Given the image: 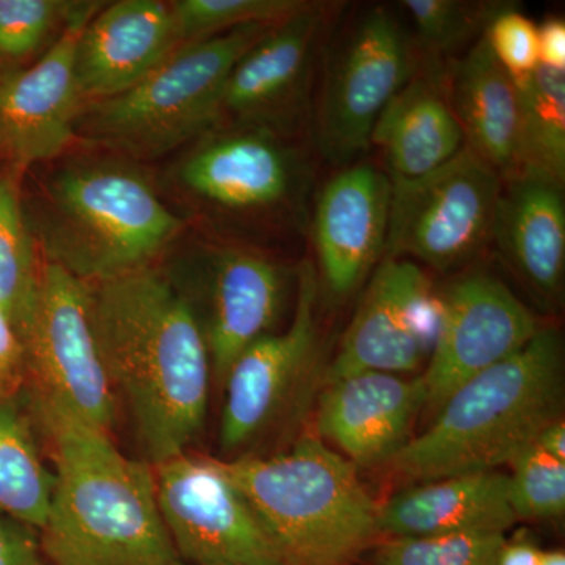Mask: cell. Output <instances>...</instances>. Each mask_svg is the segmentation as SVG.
<instances>
[{"instance_id":"cell-1","label":"cell","mask_w":565,"mask_h":565,"mask_svg":"<svg viewBox=\"0 0 565 565\" xmlns=\"http://www.w3.org/2000/svg\"><path fill=\"white\" fill-rule=\"evenodd\" d=\"M93 330L147 462L191 449L206 422L211 359L184 297L158 266L90 285Z\"/></svg>"},{"instance_id":"cell-2","label":"cell","mask_w":565,"mask_h":565,"mask_svg":"<svg viewBox=\"0 0 565 565\" xmlns=\"http://www.w3.org/2000/svg\"><path fill=\"white\" fill-rule=\"evenodd\" d=\"M31 412L54 460L39 531L50 565H188L163 523L150 462L122 455L111 434L58 412Z\"/></svg>"},{"instance_id":"cell-3","label":"cell","mask_w":565,"mask_h":565,"mask_svg":"<svg viewBox=\"0 0 565 565\" xmlns=\"http://www.w3.org/2000/svg\"><path fill=\"white\" fill-rule=\"evenodd\" d=\"M563 401V340L555 327H541L525 348L449 394L390 467L418 482L498 470L561 418Z\"/></svg>"},{"instance_id":"cell-4","label":"cell","mask_w":565,"mask_h":565,"mask_svg":"<svg viewBox=\"0 0 565 565\" xmlns=\"http://www.w3.org/2000/svg\"><path fill=\"white\" fill-rule=\"evenodd\" d=\"M184 230L131 163L84 159L52 174L31 232L44 263L95 285L154 266Z\"/></svg>"},{"instance_id":"cell-5","label":"cell","mask_w":565,"mask_h":565,"mask_svg":"<svg viewBox=\"0 0 565 565\" xmlns=\"http://www.w3.org/2000/svg\"><path fill=\"white\" fill-rule=\"evenodd\" d=\"M280 565H359L379 541V504L356 467L315 435L273 456L218 459Z\"/></svg>"},{"instance_id":"cell-6","label":"cell","mask_w":565,"mask_h":565,"mask_svg":"<svg viewBox=\"0 0 565 565\" xmlns=\"http://www.w3.org/2000/svg\"><path fill=\"white\" fill-rule=\"evenodd\" d=\"M277 24H250L182 44L131 90L84 106L77 140L121 158L158 159L221 125L226 81Z\"/></svg>"},{"instance_id":"cell-7","label":"cell","mask_w":565,"mask_h":565,"mask_svg":"<svg viewBox=\"0 0 565 565\" xmlns=\"http://www.w3.org/2000/svg\"><path fill=\"white\" fill-rule=\"evenodd\" d=\"M323 55L315 140L327 161L348 167L370 148L379 115L418 71V46L392 10L373 7L353 18Z\"/></svg>"},{"instance_id":"cell-8","label":"cell","mask_w":565,"mask_h":565,"mask_svg":"<svg viewBox=\"0 0 565 565\" xmlns=\"http://www.w3.org/2000/svg\"><path fill=\"white\" fill-rule=\"evenodd\" d=\"M29 407L111 434L117 396L93 330L90 285L43 262L39 299L22 338Z\"/></svg>"},{"instance_id":"cell-9","label":"cell","mask_w":565,"mask_h":565,"mask_svg":"<svg viewBox=\"0 0 565 565\" xmlns=\"http://www.w3.org/2000/svg\"><path fill=\"white\" fill-rule=\"evenodd\" d=\"M163 273L195 315L212 377L222 386L241 353L277 322L286 270L256 248L200 243L174 256Z\"/></svg>"},{"instance_id":"cell-10","label":"cell","mask_w":565,"mask_h":565,"mask_svg":"<svg viewBox=\"0 0 565 565\" xmlns=\"http://www.w3.org/2000/svg\"><path fill=\"white\" fill-rule=\"evenodd\" d=\"M503 180L468 147L434 172L392 181L384 258H415L446 273L492 241Z\"/></svg>"},{"instance_id":"cell-11","label":"cell","mask_w":565,"mask_h":565,"mask_svg":"<svg viewBox=\"0 0 565 565\" xmlns=\"http://www.w3.org/2000/svg\"><path fill=\"white\" fill-rule=\"evenodd\" d=\"M156 501L188 565H280L273 542L217 457L188 451L151 463Z\"/></svg>"},{"instance_id":"cell-12","label":"cell","mask_w":565,"mask_h":565,"mask_svg":"<svg viewBox=\"0 0 565 565\" xmlns=\"http://www.w3.org/2000/svg\"><path fill=\"white\" fill-rule=\"evenodd\" d=\"M173 177L193 202L228 217L297 211L311 184L310 166L291 140L247 128L206 134L178 161Z\"/></svg>"},{"instance_id":"cell-13","label":"cell","mask_w":565,"mask_h":565,"mask_svg":"<svg viewBox=\"0 0 565 565\" xmlns=\"http://www.w3.org/2000/svg\"><path fill=\"white\" fill-rule=\"evenodd\" d=\"M327 10L323 3H311L245 52L226 81L218 128L262 129L292 140L311 121Z\"/></svg>"},{"instance_id":"cell-14","label":"cell","mask_w":565,"mask_h":565,"mask_svg":"<svg viewBox=\"0 0 565 565\" xmlns=\"http://www.w3.org/2000/svg\"><path fill=\"white\" fill-rule=\"evenodd\" d=\"M441 323L440 294L411 259L384 258L371 278L326 384L360 373H414L429 362Z\"/></svg>"},{"instance_id":"cell-15","label":"cell","mask_w":565,"mask_h":565,"mask_svg":"<svg viewBox=\"0 0 565 565\" xmlns=\"http://www.w3.org/2000/svg\"><path fill=\"white\" fill-rule=\"evenodd\" d=\"M441 323L422 374L426 407L438 408L471 377L525 348L541 330L533 311L489 270H471L440 292Z\"/></svg>"},{"instance_id":"cell-16","label":"cell","mask_w":565,"mask_h":565,"mask_svg":"<svg viewBox=\"0 0 565 565\" xmlns=\"http://www.w3.org/2000/svg\"><path fill=\"white\" fill-rule=\"evenodd\" d=\"M318 282L313 263H302L297 270L296 311L288 329L258 338L226 375L218 429L225 455L243 456L245 448L269 433L302 385L318 349Z\"/></svg>"},{"instance_id":"cell-17","label":"cell","mask_w":565,"mask_h":565,"mask_svg":"<svg viewBox=\"0 0 565 565\" xmlns=\"http://www.w3.org/2000/svg\"><path fill=\"white\" fill-rule=\"evenodd\" d=\"M102 6L81 2L40 58L0 76V152L17 166L51 161L77 141L85 104L74 76V52L82 29Z\"/></svg>"},{"instance_id":"cell-18","label":"cell","mask_w":565,"mask_h":565,"mask_svg":"<svg viewBox=\"0 0 565 565\" xmlns=\"http://www.w3.org/2000/svg\"><path fill=\"white\" fill-rule=\"evenodd\" d=\"M392 181L370 162L351 163L316 199L313 241L319 269L334 296L355 291L384 259Z\"/></svg>"},{"instance_id":"cell-19","label":"cell","mask_w":565,"mask_h":565,"mask_svg":"<svg viewBox=\"0 0 565 565\" xmlns=\"http://www.w3.org/2000/svg\"><path fill=\"white\" fill-rule=\"evenodd\" d=\"M180 46L170 2L104 3L82 29L74 52L82 103L87 106L131 90Z\"/></svg>"},{"instance_id":"cell-20","label":"cell","mask_w":565,"mask_h":565,"mask_svg":"<svg viewBox=\"0 0 565 565\" xmlns=\"http://www.w3.org/2000/svg\"><path fill=\"white\" fill-rule=\"evenodd\" d=\"M316 430L355 467L390 463L412 440V427L426 407L422 375L360 373L326 384Z\"/></svg>"},{"instance_id":"cell-21","label":"cell","mask_w":565,"mask_h":565,"mask_svg":"<svg viewBox=\"0 0 565 565\" xmlns=\"http://www.w3.org/2000/svg\"><path fill=\"white\" fill-rule=\"evenodd\" d=\"M516 522L508 475L498 470L419 482L379 505L382 537L505 534Z\"/></svg>"},{"instance_id":"cell-22","label":"cell","mask_w":565,"mask_h":565,"mask_svg":"<svg viewBox=\"0 0 565 565\" xmlns=\"http://www.w3.org/2000/svg\"><path fill=\"white\" fill-rule=\"evenodd\" d=\"M492 241L539 299L556 300L565 273L564 184L530 172L503 181Z\"/></svg>"},{"instance_id":"cell-23","label":"cell","mask_w":565,"mask_h":565,"mask_svg":"<svg viewBox=\"0 0 565 565\" xmlns=\"http://www.w3.org/2000/svg\"><path fill=\"white\" fill-rule=\"evenodd\" d=\"M386 104L375 121L371 145L381 148L390 181H411L445 166L465 147L445 70L430 58Z\"/></svg>"},{"instance_id":"cell-24","label":"cell","mask_w":565,"mask_h":565,"mask_svg":"<svg viewBox=\"0 0 565 565\" xmlns=\"http://www.w3.org/2000/svg\"><path fill=\"white\" fill-rule=\"evenodd\" d=\"M446 90L465 147L508 181L520 172V106L514 79L498 63L486 32L445 70Z\"/></svg>"},{"instance_id":"cell-25","label":"cell","mask_w":565,"mask_h":565,"mask_svg":"<svg viewBox=\"0 0 565 565\" xmlns=\"http://www.w3.org/2000/svg\"><path fill=\"white\" fill-rule=\"evenodd\" d=\"M54 481L24 392H0V515L40 531L50 512Z\"/></svg>"},{"instance_id":"cell-26","label":"cell","mask_w":565,"mask_h":565,"mask_svg":"<svg viewBox=\"0 0 565 565\" xmlns=\"http://www.w3.org/2000/svg\"><path fill=\"white\" fill-rule=\"evenodd\" d=\"M520 106V172L565 182V71L539 65L514 81Z\"/></svg>"},{"instance_id":"cell-27","label":"cell","mask_w":565,"mask_h":565,"mask_svg":"<svg viewBox=\"0 0 565 565\" xmlns=\"http://www.w3.org/2000/svg\"><path fill=\"white\" fill-rule=\"evenodd\" d=\"M36 250L17 189L10 181H0V307L21 340L39 299L43 259Z\"/></svg>"},{"instance_id":"cell-28","label":"cell","mask_w":565,"mask_h":565,"mask_svg":"<svg viewBox=\"0 0 565 565\" xmlns=\"http://www.w3.org/2000/svg\"><path fill=\"white\" fill-rule=\"evenodd\" d=\"M307 0H173L181 44L195 43L250 24H280L307 10Z\"/></svg>"},{"instance_id":"cell-29","label":"cell","mask_w":565,"mask_h":565,"mask_svg":"<svg viewBox=\"0 0 565 565\" xmlns=\"http://www.w3.org/2000/svg\"><path fill=\"white\" fill-rule=\"evenodd\" d=\"M399 6L411 17L418 50L429 52L430 58H438L462 50L471 41L475 43L504 3L404 0Z\"/></svg>"},{"instance_id":"cell-30","label":"cell","mask_w":565,"mask_h":565,"mask_svg":"<svg viewBox=\"0 0 565 565\" xmlns=\"http://www.w3.org/2000/svg\"><path fill=\"white\" fill-rule=\"evenodd\" d=\"M505 534L382 537L363 565H497Z\"/></svg>"},{"instance_id":"cell-31","label":"cell","mask_w":565,"mask_h":565,"mask_svg":"<svg viewBox=\"0 0 565 565\" xmlns=\"http://www.w3.org/2000/svg\"><path fill=\"white\" fill-rule=\"evenodd\" d=\"M81 2L70 0H0V73L54 43Z\"/></svg>"},{"instance_id":"cell-32","label":"cell","mask_w":565,"mask_h":565,"mask_svg":"<svg viewBox=\"0 0 565 565\" xmlns=\"http://www.w3.org/2000/svg\"><path fill=\"white\" fill-rule=\"evenodd\" d=\"M511 503L516 520L557 519L565 511V462L531 444L509 462Z\"/></svg>"},{"instance_id":"cell-33","label":"cell","mask_w":565,"mask_h":565,"mask_svg":"<svg viewBox=\"0 0 565 565\" xmlns=\"http://www.w3.org/2000/svg\"><path fill=\"white\" fill-rule=\"evenodd\" d=\"M486 39L494 58L514 81L522 79L541 65L537 25L511 3H504L494 14L487 25Z\"/></svg>"},{"instance_id":"cell-34","label":"cell","mask_w":565,"mask_h":565,"mask_svg":"<svg viewBox=\"0 0 565 565\" xmlns=\"http://www.w3.org/2000/svg\"><path fill=\"white\" fill-rule=\"evenodd\" d=\"M0 565H50L41 550L39 531L0 515Z\"/></svg>"},{"instance_id":"cell-35","label":"cell","mask_w":565,"mask_h":565,"mask_svg":"<svg viewBox=\"0 0 565 565\" xmlns=\"http://www.w3.org/2000/svg\"><path fill=\"white\" fill-rule=\"evenodd\" d=\"M25 352L17 327L0 307V390L18 393L24 388Z\"/></svg>"},{"instance_id":"cell-36","label":"cell","mask_w":565,"mask_h":565,"mask_svg":"<svg viewBox=\"0 0 565 565\" xmlns=\"http://www.w3.org/2000/svg\"><path fill=\"white\" fill-rule=\"evenodd\" d=\"M539 63L550 70L565 71V22L546 18L537 25Z\"/></svg>"},{"instance_id":"cell-37","label":"cell","mask_w":565,"mask_h":565,"mask_svg":"<svg viewBox=\"0 0 565 565\" xmlns=\"http://www.w3.org/2000/svg\"><path fill=\"white\" fill-rule=\"evenodd\" d=\"M541 548L525 533L504 539L497 565H539Z\"/></svg>"},{"instance_id":"cell-38","label":"cell","mask_w":565,"mask_h":565,"mask_svg":"<svg viewBox=\"0 0 565 565\" xmlns=\"http://www.w3.org/2000/svg\"><path fill=\"white\" fill-rule=\"evenodd\" d=\"M539 448L544 449L546 455L555 457V459L565 462V424L563 418L556 419L545 427L537 435L534 441Z\"/></svg>"},{"instance_id":"cell-39","label":"cell","mask_w":565,"mask_h":565,"mask_svg":"<svg viewBox=\"0 0 565 565\" xmlns=\"http://www.w3.org/2000/svg\"><path fill=\"white\" fill-rule=\"evenodd\" d=\"M539 565H565L564 550H541Z\"/></svg>"},{"instance_id":"cell-40","label":"cell","mask_w":565,"mask_h":565,"mask_svg":"<svg viewBox=\"0 0 565 565\" xmlns=\"http://www.w3.org/2000/svg\"><path fill=\"white\" fill-rule=\"evenodd\" d=\"M0 392H2V390H0ZM7 393V392H6Z\"/></svg>"}]
</instances>
